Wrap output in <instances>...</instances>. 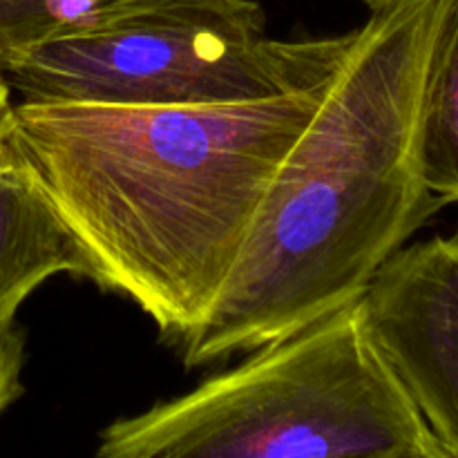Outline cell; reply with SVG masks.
Masks as SVG:
<instances>
[{
	"label": "cell",
	"mask_w": 458,
	"mask_h": 458,
	"mask_svg": "<svg viewBox=\"0 0 458 458\" xmlns=\"http://www.w3.org/2000/svg\"><path fill=\"white\" fill-rule=\"evenodd\" d=\"M58 273L88 277V262L31 165L0 128V309H18Z\"/></svg>",
	"instance_id": "cell-6"
},
{
	"label": "cell",
	"mask_w": 458,
	"mask_h": 458,
	"mask_svg": "<svg viewBox=\"0 0 458 458\" xmlns=\"http://www.w3.org/2000/svg\"><path fill=\"white\" fill-rule=\"evenodd\" d=\"M358 309L432 437L458 458V233L398 249Z\"/></svg>",
	"instance_id": "cell-5"
},
{
	"label": "cell",
	"mask_w": 458,
	"mask_h": 458,
	"mask_svg": "<svg viewBox=\"0 0 458 458\" xmlns=\"http://www.w3.org/2000/svg\"><path fill=\"white\" fill-rule=\"evenodd\" d=\"M130 0H0V56L65 34Z\"/></svg>",
	"instance_id": "cell-8"
},
{
	"label": "cell",
	"mask_w": 458,
	"mask_h": 458,
	"mask_svg": "<svg viewBox=\"0 0 458 458\" xmlns=\"http://www.w3.org/2000/svg\"><path fill=\"white\" fill-rule=\"evenodd\" d=\"M416 165L438 204L458 201V0H438L420 85Z\"/></svg>",
	"instance_id": "cell-7"
},
{
	"label": "cell",
	"mask_w": 458,
	"mask_h": 458,
	"mask_svg": "<svg viewBox=\"0 0 458 458\" xmlns=\"http://www.w3.org/2000/svg\"><path fill=\"white\" fill-rule=\"evenodd\" d=\"M352 36L276 40L255 0H130L0 56V70L30 103L217 106L318 88Z\"/></svg>",
	"instance_id": "cell-4"
},
{
	"label": "cell",
	"mask_w": 458,
	"mask_h": 458,
	"mask_svg": "<svg viewBox=\"0 0 458 458\" xmlns=\"http://www.w3.org/2000/svg\"><path fill=\"white\" fill-rule=\"evenodd\" d=\"M392 458H452V456L447 454L441 445H438V441L432 437V432L428 429V432H425L423 437L414 443V445L407 447V450H403L401 454H396Z\"/></svg>",
	"instance_id": "cell-10"
},
{
	"label": "cell",
	"mask_w": 458,
	"mask_h": 458,
	"mask_svg": "<svg viewBox=\"0 0 458 458\" xmlns=\"http://www.w3.org/2000/svg\"><path fill=\"white\" fill-rule=\"evenodd\" d=\"M360 3H365L371 12H378V9H387V7H394V4L410 3V0H360Z\"/></svg>",
	"instance_id": "cell-12"
},
{
	"label": "cell",
	"mask_w": 458,
	"mask_h": 458,
	"mask_svg": "<svg viewBox=\"0 0 458 458\" xmlns=\"http://www.w3.org/2000/svg\"><path fill=\"white\" fill-rule=\"evenodd\" d=\"M9 94H12V88H9V83L4 81L3 70H0V128H3L4 119H7L9 110H12V106H13L12 97H9Z\"/></svg>",
	"instance_id": "cell-11"
},
{
	"label": "cell",
	"mask_w": 458,
	"mask_h": 458,
	"mask_svg": "<svg viewBox=\"0 0 458 458\" xmlns=\"http://www.w3.org/2000/svg\"><path fill=\"white\" fill-rule=\"evenodd\" d=\"M425 432L353 302L112 420L94 458H392Z\"/></svg>",
	"instance_id": "cell-3"
},
{
	"label": "cell",
	"mask_w": 458,
	"mask_h": 458,
	"mask_svg": "<svg viewBox=\"0 0 458 458\" xmlns=\"http://www.w3.org/2000/svg\"><path fill=\"white\" fill-rule=\"evenodd\" d=\"M16 307L0 309V416L21 398L25 334L16 322Z\"/></svg>",
	"instance_id": "cell-9"
},
{
	"label": "cell",
	"mask_w": 458,
	"mask_h": 458,
	"mask_svg": "<svg viewBox=\"0 0 458 458\" xmlns=\"http://www.w3.org/2000/svg\"><path fill=\"white\" fill-rule=\"evenodd\" d=\"M438 0L371 12L316 114L282 159L188 369L295 334L358 302L437 213L416 165V119Z\"/></svg>",
	"instance_id": "cell-2"
},
{
	"label": "cell",
	"mask_w": 458,
	"mask_h": 458,
	"mask_svg": "<svg viewBox=\"0 0 458 458\" xmlns=\"http://www.w3.org/2000/svg\"><path fill=\"white\" fill-rule=\"evenodd\" d=\"M329 81L217 106L21 101L3 130L79 244L88 280L128 295L182 344L222 298Z\"/></svg>",
	"instance_id": "cell-1"
}]
</instances>
